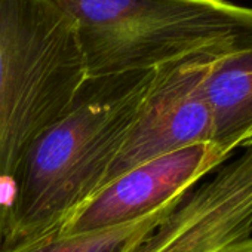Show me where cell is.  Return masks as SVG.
I'll use <instances>...</instances> for the list:
<instances>
[{
	"instance_id": "obj_1",
	"label": "cell",
	"mask_w": 252,
	"mask_h": 252,
	"mask_svg": "<svg viewBox=\"0 0 252 252\" xmlns=\"http://www.w3.org/2000/svg\"><path fill=\"white\" fill-rule=\"evenodd\" d=\"M155 76L156 68L86 80L32 150L0 252H36L63 237L101 191Z\"/></svg>"
},
{
	"instance_id": "obj_2",
	"label": "cell",
	"mask_w": 252,
	"mask_h": 252,
	"mask_svg": "<svg viewBox=\"0 0 252 252\" xmlns=\"http://www.w3.org/2000/svg\"><path fill=\"white\" fill-rule=\"evenodd\" d=\"M86 80L76 23L55 0H0V246L32 150Z\"/></svg>"
},
{
	"instance_id": "obj_3",
	"label": "cell",
	"mask_w": 252,
	"mask_h": 252,
	"mask_svg": "<svg viewBox=\"0 0 252 252\" xmlns=\"http://www.w3.org/2000/svg\"><path fill=\"white\" fill-rule=\"evenodd\" d=\"M76 23L88 79L252 46V8L230 0H55Z\"/></svg>"
},
{
	"instance_id": "obj_4",
	"label": "cell",
	"mask_w": 252,
	"mask_h": 252,
	"mask_svg": "<svg viewBox=\"0 0 252 252\" xmlns=\"http://www.w3.org/2000/svg\"><path fill=\"white\" fill-rule=\"evenodd\" d=\"M245 48L252 46L218 48L156 68L152 91L110 166L101 191L153 159L190 146L212 143V117L205 95L206 77L218 58Z\"/></svg>"
},
{
	"instance_id": "obj_5",
	"label": "cell",
	"mask_w": 252,
	"mask_h": 252,
	"mask_svg": "<svg viewBox=\"0 0 252 252\" xmlns=\"http://www.w3.org/2000/svg\"><path fill=\"white\" fill-rule=\"evenodd\" d=\"M230 156L217 144L205 143L153 159L96 194L63 237L128 222L177 200Z\"/></svg>"
},
{
	"instance_id": "obj_6",
	"label": "cell",
	"mask_w": 252,
	"mask_h": 252,
	"mask_svg": "<svg viewBox=\"0 0 252 252\" xmlns=\"http://www.w3.org/2000/svg\"><path fill=\"white\" fill-rule=\"evenodd\" d=\"M205 95L212 117V143L234 155L252 134V48L218 58L206 77Z\"/></svg>"
},
{
	"instance_id": "obj_7",
	"label": "cell",
	"mask_w": 252,
	"mask_h": 252,
	"mask_svg": "<svg viewBox=\"0 0 252 252\" xmlns=\"http://www.w3.org/2000/svg\"><path fill=\"white\" fill-rule=\"evenodd\" d=\"M181 199L183 197L165 203L163 206L128 222L61 237L36 252H111L129 239L147 234L156 228Z\"/></svg>"
},
{
	"instance_id": "obj_8",
	"label": "cell",
	"mask_w": 252,
	"mask_h": 252,
	"mask_svg": "<svg viewBox=\"0 0 252 252\" xmlns=\"http://www.w3.org/2000/svg\"><path fill=\"white\" fill-rule=\"evenodd\" d=\"M249 146H252V134L242 143V146H240V149H245V147H249Z\"/></svg>"
}]
</instances>
